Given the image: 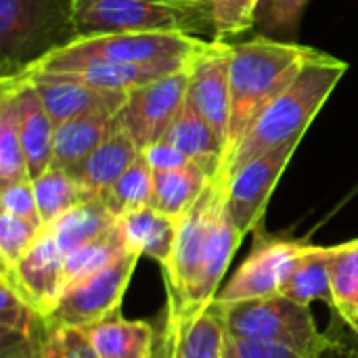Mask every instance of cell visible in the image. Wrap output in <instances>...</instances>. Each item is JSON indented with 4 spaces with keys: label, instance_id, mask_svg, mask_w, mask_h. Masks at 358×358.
I'll list each match as a JSON object with an SVG mask.
<instances>
[{
    "label": "cell",
    "instance_id": "6da1fadb",
    "mask_svg": "<svg viewBox=\"0 0 358 358\" xmlns=\"http://www.w3.org/2000/svg\"><path fill=\"white\" fill-rule=\"evenodd\" d=\"M243 235L227 208V182H208L193 208L178 218V235L170 260L162 266L166 308L170 317L189 315L212 304Z\"/></svg>",
    "mask_w": 358,
    "mask_h": 358
},
{
    "label": "cell",
    "instance_id": "7a4b0ae2",
    "mask_svg": "<svg viewBox=\"0 0 358 358\" xmlns=\"http://www.w3.org/2000/svg\"><path fill=\"white\" fill-rule=\"evenodd\" d=\"M346 69L348 65L344 61L321 50L308 59L294 80L260 111L218 176L227 182L235 170L254 157L283 145H300L306 128L325 105Z\"/></svg>",
    "mask_w": 358,
    "mask_h": 358
},
{
    "label": "cell",
    "instance_id": "3957f363",
    "mask_svg": "<svg viewBox=\"0 0 358 358\" xmlns=\"http://www.w3.org/2000/svg\"><path fill=\"white\" fill-rule=\"evenodd\" d=\"M319 50L287 40H275L264 34L233 44L231 57V122L227 157L231 159L260 111L294 80L302 65ZM224 168V166H222Z\"/></svg>",
    "mask_w": 358,
    "mask_h": 358
},
{
    "label": "cell",
    "instance_id": "277c9868",
    "mask_svg": "<svg viewBox=\"0 0 358 358\" xmlns=\"http://www.w3.org/2000/svg\"><path fill=\"white\" fill-rule=\"evenodd\" d=\"M73 40L76 0H0V80L25 76Z\"/></svg>",
    "mask_w": 358,
    "mask_h": 358
},
{
    "label": "cell",
    "instance_id": "5b68a950",
    "mask_svg": "<svg viewBox=\"0 0 358 358\" xmlns=\"http://www.w3.org/2000/svg\"><path fill=\"white\" fill-rule=\"evenodd\" d=\"M216 40L193 38L176 31H132V34H103L90 38H78L65 48L48 55L34 69L42 71H67L80 63L101 59L117 63L153 65L170 71L191 67L201 55H206Z\"/></svg>",
    "mask_w": 358,
    "mask_h": 358
},
{
    "label": "cell",
    "instance_id": "8992f818",
    "mask_svg": "<svg viewBox=\"0 0 358 358\" xmlns=\"http://www.w3.org/2000/svg\"><path fill=\"white\" fill-rule=\"evenodd\" d=\"M132 31L214 36L212 6L193 0H76L78 38Z\"/></svg>",
    "mask_w": 358,
    "mask_h": 358
},
{
    "label": "cell",
    "instance_id": "52a82bcc",
    "mask_svg": "<svg viewBox=\"0 0 358 358\" xmlns=\"http://www.w3.org/2000/svg\"><path fill=\"white\" fill-rule=\"evenodd\" d=\"M222 304V302H220ZM227 336L292 348L317 358L331 342V334H321L310 306L294 302L281 294L222 304Z\"/></svg>",
    "mask_w": 358,
    "mask_h": 358
},
{
    "label": "cell",
    "instance_id": "ba28073f",
    "mask_svg": "<svg viewBox=\"0 0 358 358\" xmlns=\"http://www.w3.org/2000/svg\"><path fill=\"white\" fill-rule=\"evenodd\" d=\"M141 256L126 254L111 266L67 287L48 315L50 327H90L120 310Z\"/></svg>",
    "mask_w": 358,
    "mask_h": 358
},
{
    "label": "cell",
    "instance_id": "9c48e42d",
    "mask_svg": "<svg viewBox=\"0 0 358 358\" xmlns=\"http://www.w3.org/2000/svg\"><path fill=\"white\" fill-rule=\"evenodd\" d=\"M191 67L130 88L120 109V126L132 136L138 149L162 141L187 103Z\"/></svg>",
    "mask_w": 358,
    "mask_h": 358
},
{
    "label": "cell",
    "instance_id": "30bf717a",
    "mask_svg": "<svg viewBox=\"0 0 358 358\" xmlns=\"http://www.w3.org/2000/svg\"><path fill=\"white\" fill-rule=\"evenodd\" d=\"M296 149L298 145L292 143V145H283L273 151H266L254 157L252 162L243 164L239 170H235L229 176L227 208H229L233 224L243 237L262 227L268 199Z\"/></svg>",
    "mask_w": 358,
    "mask_h": 358
},
{
    "label": "cell",
    "instance_id": "8fae6325",
    "mask_svg": "<svg viewBox=\"0 0 358 358\" xmlns=\"http://www.w3.org/2000/svg\"><path fill=\"white\" fill-rule=\"evenodd\" d=\"M254 233L256 241L252 254L216 296V300L222 304L277 296L292 260L304 245V241L266 235L262 229H256Z\"/></svg>",
    "mask_w": 358,
    "mask_h": 358
},
{
    "label": "cell",
    "instance_id": "7c38bea8",
    "mask_svg": "<svg viewBox=\"0 0 358 358\" xmlns=\"http://www.w3.org/2000/svg\"><path fill=\"white\" fill-rule=\"evenodd\" d=\"M6 281L27 304L48 317L65 292V256L48 227L42 229L34 245L13 268H0Z\"/></svg>",
    "mask_w": 358,
    "mask_h": 358
},
{
    "label": "cell",
    "instance_id": "4fadbf2b",
    "mask_svg": "<svg viewBox=\"0 0 358 358\" xmlns=\"http://www.w3.org/2000/svg\"><path fill=\"white\" fill-rule=\"evenodd\" d=\"M155 329L153 358H224L227 327L218 300L189 315L162 313Z\"/></svg>",
    "mask_w": 358,
    "mask_h": 358
},
{
    "label": "cell",
    "instance_id": "5bb4252c",
    "mask_svg": "<svg viewBox=\"0 0 358 358\" xmlns=\"http://www.w3.org/2000/svg\"><path fill=\"white\" fill-rule=\"evenodd\" d=\"M231 57L233 44L214 42V46L191 65L187 101L214 128L218 138L229 141L231 122Z\"/></svg>",
    "mask_w": 358,
    "mask_h": 358
},
{
    "label": "cell",
    "instance_id": "9a60e30c",
    "mask_svg": "<svg viewBox=\"0 0 358 358\" xmlns=\"http://www.w3.org/2000/svg\"><path fill=\"white\" fill-rule=\"evenodd\" d=\"M31 82L36 92L40 94L55 128L88 115L96 111H120L126 103V92L120 90H103L88 84H82L67 73L59 71H40L31 69L21 76Z\"/></svg>",
    "mask_w": 358,
    "mask_h": 358
},
{
    "label": "cell",
    "instance_id": "2e32d148",
    "mask_svg": "<svg viewBox=\"0 0 358 358\" xmlns=\"http://www.w3.org/2000/svg\"><path fill=\"white\" fill-rule=\"evenodd\" d=\"M0 84L8 86L15 94V105H17V115H19V134H21L23 153L27 162V174H29V180H36L52 166L57 128L29 80L25 78L0 80Z\"/></svg>",
    "mask_w": 358,
    "mask_h": 358
},
{
    "label": "cell",
    "instance_id": "e0dca14e",
    "mask_svg": "<svg viewBox=\"0 0 358 358\" xmlns=\"http://www.w3.org/2000/svg\"><path fill=\"white\" fill-rule=\"evenodd\" d=\"M50 334L48 317L0 281V358H40Z\"/></svg>",
    "mask_w": 358,
    "mask_h": 358
},
{
    "label": "cell",
    "instance_id": "ac0fdd59",
    "mask_svg": "<svg viewBox=\"0 0 358 358\" xmlns=\"http://www.w3.org/2000/svg\"><path fill=\"white\" fill-rule=\"evenodd\" d=\"M143 151L132 136L120 128L113 136L101 143L90 155L67 172L86 189L90 197H101L141 155Z\"/></svg>",
    "mask_w": 358,
    "mask_h": 358
},
{
    "label": "cell",
    "instance_id": "d6986e66",
    "mask_svg": "<svg viewBox=\"0 0 358 358\" xmlns=\"http://www.w3.org/2000/svg\"><path fill=\"white\" fill-rule=\"evenodd\" d=\"M164 141L174 145L182 155L189 157L191 164L199 166L210 178H216L222 172L227 157L224 143L189 101L168 128Z\"/></svg>",
    "mask_w": 358,
    "mask_h": 358
},
{
    "label": "cell",
    "instance_id": "ffe728a7",
    "mask_svg": "<svg viewBox=\"0 0 358 358\" xmlns=\"http://www.w3.org/2000/svg\"><path fill=\"white\" fill-rule=\"evenodd\" d=\"M120 128V111H96L57 126L55 157L50 168H73Z\"/></svg>",
    "mask_w": 358,
    "mask_h": 358
},
{
    "label": "cell",
    "instance_id": "44dd1931",
    "mask_svg": "<svg viewBox=\"0 0 358 358\" xmlns=\"http://www.w3.org/2000/svg\"><path fill=\"white\" fill-rule=\"evenodd\" d=\"M82 329L92 340L101 358H153L157 329L149 321H132L117 310Z\"/></svg>",
    "mask_w": 358,
    "mask_h": 358
},
{
    "label": "cell",
    "instance_id": "7402d4cb",
    "mask_svg": "<svg viewBox=\"0 0 358 358\" xmlns=\"http://www.w3.org/2000/svg\"><path fill=\"white\" fill-rule=\"evenodd\" d=\"M279 294L306 306L313 302H325L334 310L329 248L304 243L298 256L292 260Z\"/></svg>",
    "mask_w": 358,
    "mask_h": 358
},
{
    "label": "cell",
    "instance_id": "603a6c76",
    "mask_svg": "<svg viewBox=\"0 0 358 358\" xmlns=\"http://www.w3.org/2000/svg\"><path fill=\"white\" fill-rule=\"evenodd\" d=\"M120 224L132 252L155 260L159 266L170 260L178 235V218L147 206L122 216Z\"/></svg>",
    "mask_w": 358,
    "mask_h": 358
},
{
    "label": "cell",
    "instance_id": "cb8c5ba5",
    "mask_svg": "<svg viewBox=\"0 0 358 358\" xmlns=\"http://www.w3.org/2000/svg\"><path fill=\"white\" fill-rule=\"evenodd\" d=\"M117 220L120 218L107 208V203L101 197H94L71 208L46 227L52 233L63 256H67L105 235Z\"/></svg>",
    "mask_w": 358,
    "mask_h": 358
},
{
    "label": "cell",
    "instance_id": "d4e9b609",
    "mask_svg": "<svg viewBox=\"0 0 358 358\" xmlns=\"http://www.w3.org/2000/svg\"><path fill=\"white\" fill-rule=\"evenodd\" d=\"M210 180L212 178L195 164L176 168V170L153 172L151 208L172 218H182L199 199V195L203 193Z\"/></svg>",
    "mask_w": 358,
    "mask_h": 358
},
{
    "label": "cell",
    "instance_id": "484cf974",
    "mask_svg": "<svg viewBox=\"0 0 358 358\" xmlns=\"http://www.w3.org/2000/svg\"><path fill=\"white\" fill-rule=\"evenodd\" d=\"M42 71V69H40ZM59 73H67L69 78L94 86V88H103V90H120V92H128L130 88L149 84L157 78H164L168 73H174L170 69L164 67H153V65H136V63H117V61H101V59H92L86 63H80L67 71H59Z\"/></svg>",
    "mask_w": 358,
    "mask_h": 358
},
{
    "label": "cell",
    "instance_id": "4316f807",
    "mask_svg": "<svg viewBox=\"0 0 358 358\" xmlns=\"http://www.w3.org/2000/svg\"><path fill=\"white\" fill-rule=\"evenodd\" d=\"M334 313L358 338V239L329 248Z\"/></svg>",
    "mask_w": 358,
    "mask_h": 358
},
{
    "label": "cell",
    "instance_id": "83f0119b",
    "mask_svg": "<svg viewBox=\"0 0 358 358\" xmlns=\"http://www.w3.org/2000/svg\"><path fill=\"white\" fill-rule=\"evenodd\" d=\"M132 250L128 248L122 224L117 220L105 235L65 256V289L111 266L115 260L124 258Z\"/></svg>",
    "mask_w": 358,
    "mask_h": 358
},
{
    "label": "cell",
    "instance_id": "f1b7e54d",
    "mask_svg": "<svg viewBox=\"0 0 358 358\" xmlns=\"http://www.w3.org/2000/svg\"><path fill=\"white\" fill-rule=\"evenodd\" d=\"M29 180L23 143L19 134V115L15 94L0 84V189Z\"/></svg>",
    "mask_w": 358,
    "mask_h": 358
},
{
    "label": "cell",
    "instance_id": "f546056e",
    "mask_svg": "<svg viewBox=\"0 0 358 358\" xmlns=\"http://www.w3.org/2000/svg\"><path fill=\"white\" fill-rule=\"evenodd\" d=\"M31 185H34L38 210H40L44 227L55 222L59 216H63L71 208L88 199H94L67 170H61V168H48L42 176L31 180Z\"/></svg>",
    "mask_w": 358,
    "mask_h": 358
},
{
    "label": "cell",
    "instance_id": "4dcf8cb0",
    "mask_svg": "<svg viewBox=\"0 0 358 358\" xmlns=\"http://www.w3.org/2000/svg\"><path fill=\"white\" fill-rule=\"evenodd\" d=\"M107 208L117 216L147 208L153 201V168L141 153L136 162L101 195Z\"/></svg>",
    "mask_w": 358,
    "mask_h": 358
},
{
    "label": "cell",
    "instance_id": "1f68e13d",
    "mask_svg": "<svg viewBox=\"0 0 358 358\" xmlns=\"http://www.w3.org/2000/svg\"><path fill=\"white\" fill-rule=\"evenodd\" d=\"M262 0H210L214 17L212 40L229 44V40L254 27Z\"/></svg>",
    "mask_w": 358,
    "mask_h": 358
},
{
    "label": "cell",
    "instance_id": "d6a6232c",
    "mask_svg": "<svg viewBox=\"0 0 358 358\" xmlns=\"http://www.w3.org/2000/svg\"><path fill=\"white\" fill-rule=\"evenodd\" d=\"M42 224L0 212V264L13 268L42 233Z\"/></svg>",
    "mask_w": 358,
    "mask_h": 358
},
{
    "label": "cell",
    "instance_id": "836d02e7",
    "mask_svg": "<svg viewBox=\"0 0 358 358\" xmlns=\"http://www.w3.org/2000/svg\"><path fill=\"white\" fill-rule=\"evenodd\" d=\"M308 2L310 0H262L258 6V23L262 34H283L292 42Z\"/></svg>",
    "mask_w": 358,
    "mask_h": 358
},
{
    "label": "cell",
    "instance_id": "e575fe53",
    "mask_svg": "<svg viewBox=\"0 0 358 358\" xmlns=\"http://www.w3.org/2000/svg\"><path fill=\"white\" fill-rule=\"evenodd\" d=\"M0 210L6 214H13L17 218H25V220H31V222L44 227L31 180H21V182L2 187L0 189Z\"/></svg>",
    "mask_w": 358,
    "mask_h": 358
},
{
    "label": "cell",
    "instance_id": "d590c367",
    "mask_svg": "<svg viewBox=\"0 0 358 358\" xmlns=\"http://www.w3.org/2000/svg\"><path fill=\"white\" fill-rule=\"evenodd\" d=\"M224 358H313L300 355L292 348L277 346V344H264L254 340H239L233 336H227L224 342Z\"/></svg>",
    "mask_w": 358,
    "mask_h": 358
},
{
    "label": "cell",
    "instance_id": "8d00e7d4",
    "mask_svg": "<svg viewBox=\"0 0 358 358\" xmlns=\"http://www.w3.org/2000/svg\"><path fill=\"white\" fill-rule=\"evenodd\" d=\"M143 155L147 159V164L153 168V172L159 170H176V168H185L189 166V157L182 155L174 145H170L168 141H157L153 145H149L147 149H143Z\"/></svg>",
    "mask_w": 358,
    "mask_h": 358
},
{
    "label": "cell",
    "instance_id": "74e56055",
    "mask_svg": "<svg viewBox=\"0 0 358 358\" xmlns=\"http://www.w3.org/2000/svg\"><path fill=\"white\" fill-rule=\"evenodd\" d=\"M317 358H358V346H348L342 340H336L331 336L329 346Z\"/></svg>",
    "mask_w": 358,
    "mask_h": 358
},
{
    "label": "cell",
    "instance_id": "f35d334b",
    "mask_svg": "<svg viewBox=\"0 0 358 358\" xmlns=\"http://www.w3.org/2000/svg\"><path fill=\"white\" fill-rule=\"evenodd\" d=\"M40 358H78L63 342H61V338L57 336V331L52 329V334H50V338H48V342H46V346H44V350H42V357Z\"/></svg>",
    "mask_w": 358,
    "mask_h": 358
},
{
    "label": "cell",
    "instance_id": "ab89813d",
    "mask_svg": "<svg viewBox=\"0 0 358 358\" xmlns=\"http://www.w3.org/2000/svg\"><path fill=\"white\" fill-rule=\"evenodd\" d=\"M193 2H201V4H210V0H193Z\"/></svg>",
    "mask_w": 358,
    "mask_h": 358
}]
</instances>
